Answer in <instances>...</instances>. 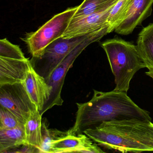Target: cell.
<instances>
[{
    "instance_id": "6",
    "label": "cell",
    "mask_w": 153,
    "mask_h": 153,
    "mask_svg": "<svg viewBox=\"0 0 153 153\" xmlns=\"http://www.w3.org/2000/svg\"><path fill=\"white\" fill-rule=\"evenodd\" d=\"M0 105L10 111L24 125L31 113L37 110L23 82L0 85Z\"/></svg>"
},
{
    "instance_id": "21",
    "label": "cell",
    "mask_w": 153,
    "mask_h": 153,
    "mask_svg": "<svg viewBox=\"0 0 153 153\" xmlns=\"http://www.w3.org/2000/svg\"><path fill=\"white\" fill-rule=\"evenodd\" d=\"M24 125L10 111L0 106V129L14 128Z\"/></svg>"
},
{
    "instance_id": "18",
    "label": "cell",
    "mask_w": 153,
    "mask_h": 153,
    "mask_svg": "<svg viewBox=\"0 0 153 153\" xmlns=\"http://www.w3.org/2000/svg\"><path fill=\"white\" fill-rule=\"evenodd\" d=\"M131 0H118L112 7L107 19V23L110 27V33L123 21L130 6Z\"/></svg>"
},
{
    "instance_id": "14",
    "label": "cell",
    "mask_w": 153,
    "mask_h": 153,
    "mask_svg": "<svg viewBox=\"0 0 153 153\" xmlns=\"http://www.w3.org/2000/svg\"><path fill=\"white\" fill-rule=\"evenodd\" d=\"M42 115L38 110L32 112L25 124L26 144L34 146L41 153L42 148Z\"/></svg>"
},
{
    "instance_id": "13",
    "label": "cell",
    "mask_w": 153,
    "mask_h": 153,
    "mask_svg": "<svg viewBox=\"0 0 153 153\" xmlns=\"http://www.w3.org/2000/svg\"><path fill=\"white\" fill-rule=\"evenodd\" d=\"M93 144L85 134H68L53 142L51 153H80L83 149Z\"/></svg>"
},
{
    "instance_id": "1",
    "label": "cell",
    "mask_w": 153,
    "mask_h": 153,
    "mask_svg": "<svg viewBox=\"0 0 153 153\" xmlns=\"http://www.w3.org/2000/svg\"><path fill=\"white\" fill-rule=\"evenodd\" d=\"M92 99L77 103L78 110L69 135L83 134L85 130L96 128L105 122L137 119L151 121L149 112L140 108L125 92L113 90L108 92L94 90Z\"/></svg>"
},
{
    "instance_id": "4",
    "label": "cell",
    "mask_w": 153,
    "mask_h": 153,
    "mask_svg": "<svg viewBox=\"0 0 153 153\" xmlns=\"http://www.w3.org/2000/svg\"><path fill=\"white\" fill-rule=\"evenodd\" d=\"M78 8V6L69 8L57 14L37 31L23 38L33 58L40 57L50 44L62 37Z\"/></svg>"
},
{
    "instance_id": "5",
    "label": "cell",
    "mask_w": 153,
    "mask_h": 153,
    "mask_svg": "<svg viewBox=\"0 0 153 153\" xmlns=\"http://www.w3.org/2000/svg\"><path fill=\"white\" fill-rule=\"evenodd\" d=\"M93 33L68 39L62 37L58 38L46 47L40 57L33 58L31 60L33 68L38 74L47 80L71 52Z\"/></svg>"
},
{
    "instance_id": "2",
    "label": "cell",
    "mask_w": 153,
    "mask_h": 153,
    "mask_svg": "<svg viewBox=\"0 0 153 153\" xmlns=\"http://www.w3.org/2000/svg\"><path fill=\"white\" fill-rule=\"evenodd\" d=\"M114 76V90L127 93L130 83L137 71L147 65L137 45L121 38L109 39L101 43Z\"/></svg>"
},
{
    "instance_id": "19",
    "label": "cell",
    "mask_w": 153,
    "mask_h": 153,
    "mask_svg": "<svg viewBox=\"0 0 153 153\" xmlns=\"http://www.w3.org/2000/svg\"><path fill=\"white\" fill-rule=\"evenodd\" d=\"M68 131L63 132L57 129H48L45 122L42 123V146L41 153H51L53 142L68 135Z\"/></svg>"
},
{
    "instance_id": "8",
    "label": "cell",
    "mask_w": 153,
    "mask_h": 153,
    "mask_svg": "<svg viewBox=\"0 0 153 153\" xmlns=\"http://www.w3.org/2000/svg\"><path fill=\"white\" fill-rule=\"evenodd\" d=\"M99 126L132 138L153 151V123L151 121L131 119L105 122Z\"/></svg>"
},
{
    "instance_id": "12",
    "label": "cell",
    "mask_w": 153,
    "mask_h": 153,
    "mask_svg": "<svg viewBox=\"0 0 153 153\" xmlns=\"http://www.w3.org/2000/svg\"><path fill=\"white\" fill-rule=\"evenodd\" d=\"M31 60L8 59L0 57V85L25 81Z\"/></svg>"
},
{
    "instance_id": "9",
    "label": "cell",
    "mask_w": 153,
    "mask_h": 153,
    "mask_svg": "<svg viewBox=\"0 0 153 153\" xmlns=\"http://www.w3.org/2000/svg\"><path fill=\"white\" fill-rule=\"evenodd\" d=\"M112 7L88 16L72 18L62 37L68 39L89 34L107 26V19Z\"/></svg>"
},
{
    "instance_id": "23",
    "label": "cell",
    "mask_w": 153,
    "mask_h": 153,
    "mask_svg": "<svg viewBox=\"0 0 153 153\" xmlns=\"http://www.w3.org/2000/svg\"><path fill=\"white\" fill-rule=\"evenodd\" d=\"M148 71H147L146 72V74L147 75L151 77V78L153 79V68H148Z\"/></svg>"
},
{
    "instance_id": "3",
    "label": "cell",
    "mask_w": 153,
    "mask_h": 153,
    "mask_svg": "<svg viewBox=\"0 0 153 153\" xmlns=\"http://www.w3.org/2000/svg\"><path fill=\"white\" fill-rule=\"evenodd\" d=\"M108 33H110L109 25L93 33L88 38L75 47L53 71L50 77L46 80L47 84L51 88V92L50 98L42 110L40 112L41 115H42L45 112L55 105H62L63 100L61 97L62 90L67 72L71 68L76 59L88 45L99 41Z\"/></svg>"
},
{
    "instance_id": "11",
    "label": "cell",
    "mask_w": 153,
    "mask_h": 153,
    "mask_svg": "<svg viewBox=\"0 0 153 153\" xmlns=\"http://www.w3.org/2000/svg\"><path fill=\"white\" fill-rule=\"evenodd\" d=\"M27 91L33 102L39 111L50 98L51 88L44 78L36 72L31 64L27 71L26 78L23 82Z\"/></svg>"
},
{
    "instance_id": "7",
    "label": "cell",
    "mask_w": 153,
    "mask_h": 153,
    "mask_svg": "<svg viewBox=\"0 0 153 153\" xmlns=\"http://www.w3.org/2000/svg\"><path fill=\"white\" fill-rule=\"evenodd\" d=\"M83 133L91 140L108 149L122 153L152 151L149 148L132 138L101 126L87 129Z\"/></svg>"
},
{
    "instance_id": "22",
    "label": "cell",
    "mask_w": 153,
    "mask_h": 153,
    "mask_svg": "<svg viewBox=\"0 0 153 153\" xmlns=\"http://www.w3.org/2000/svg\"><path fill=\"white\" fill-rule=\"evenodd\" d=\"M16 148H18V149H16V150H14L12 152H15V153H40V151L38 149L27 144H24Z\"/></svg>"
},
{
    "instance_id": "17",
    "label": "cell",
    "mask_w": 153,
    "mask_h": 153,
    "mask_svg": "<svg viewBox=\"0 0 153 153\" xmlns=\"http://www.w3.org/2000/svg\"><path fill=\"white\" fill-rule=\"evenodd\" d=\"M118 0H84L72 18L88 16L112 7Z\"/></svg>"
},
{
    "instance_id": "15",
    "label": "cell",
    "mask_w": 153,
    "mask_h": 153,
    "mask_svg": "<svg viewBox=\"0 0 153 153\" xmlns=\"http://www.w3.org/2000/svg\"><path fill=\"white\" fill-rule=\"evenodd\" d=\"M26 144L25 125L8 129H0V153H7Z\"/></svg>"
},
{
    "instance_id": "20",
    "label": "cell",
    "mask_w": 153,
    "mask_h": 153,
    "mask_svg": "<svg viewBox=\"0 0 153 153\" xmlns=\"http://www.w3.org/2000/svg\"><path fill=\"white\" fill-rule=\"evenodd\" d=\"M0 57L14 59H27L19 46L11 43L7 38L0 41Z\"/></svg>"
},
{
    "instance_id": "10",
    "label": "cell",
    "mask_w": 153,
    "mask_h": 153,
    "mask_svg": "<svg viewBox=\"0 0 153 153\" xmlns=\"http://www.w3.org/2000/svg\"><path fill=\"white\" fill-rule=\"evenodd\" d=\"M153 4V0H131L126 16L114 32L122 35L131 33L151 15Z\"/></svg>"
},
{
    "instance_id": "16",
    "label": "cell",
    "mask_w": 153,
    "mask_h": 153,
    "mask_svg": "<svg viewBox=\"0 0 153 153\" xmlns=\"http://www.w3.org/2000/svg\"><path fill=\"white\" fill-rule=\"evenodd\" d=\"M137 47L147 65L153 68V23L144 27L138 35Z\"/></svg>"
}]
</instances>
